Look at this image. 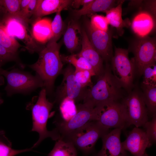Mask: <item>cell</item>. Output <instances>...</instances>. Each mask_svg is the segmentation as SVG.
<instances>
[{"label":"cell","mask_w":156,"mask_h":156,"mask_svg":"<svg viewBox=\"0 0 156 156\" xmlns=\"http://www.w3.org/2000/svg\"><path fill=\"white\" fill-rule=\"evenodd\" d=\"M60 47L59 43L50 40L39 52L37 61L28 65L43 81L47 95L53 93L55 80L62 70L63 64L60 54Z\"/></svg>","instance_id":"1"},{"label":"cell","mask_w":156,"mask_h":156,"mask_svg":"<svg viewBox=\"0 0 156 156\" xmlns=\"http://www.w3.org/2000/svg\"><path fill=\"white\" fill-rule=\"evenodd\" d=\"M98 78L96 84L87 90L83 103L94 107L105 102L118 101L122 98V88L114 77L108 63Z\"/></svg>","instance_id":"2"},{"label":"cell","mask_w":156,"mask_h":156,"mask_svg":"<svg viewBox=\"0 0 156 156\" xmlns=\"http://www.w3.org/2000/svg\"><path fill=\"white\" fill-rule=\"evenodd\" d=\"M47 96L46 90L43 88L39 92L36 102L30 108L33 121L31 131L36 132L39 134L38 140L32 147L33 148L38 146L47 138H50L55 141L60 138V135L55 129L49 131L47 128L50 112L54 105L53 102L47 99Z\"/></svg>","instance_id":"3"},{"label":"cell","mask_w":156,"mask_h":156,"mask_svg":"<svg viewBox=\"0 0 156 156\" xmlns=\"http://www.w3.org/2000/svg\"><path fill=\"white\" fill-rule=\"evenodd\" d=\"M0 73L6 79L7 84L5 88L7 95L20 93L28 94L39 88H44V83L37 74L14 68L10 71L0 68Z\"/></svg>","instance_id":"4"},{"label":"cell","mask_w":156,"mask_h":156,"mask_svg":"<svg viewBox=\"0 0 156 156\" xmlns=\"http://www.w3.org/2000/svg\"><path fill=\"white\" fill-rule=\"evenodd\" d=\"M109 131L102 128L95 121H92L61 139L70 142L84 156H88L94 152L98 140Z\"/></svg>","instance_id":"5"},{"label":"cell","mask_w":156,"mask_h":156,"mask_svg":"<svg viewBox=\"0 0 156 156\" xmlns=\"http://www.w3.org/2000/svg\"><path fill=\"white\" fill-rule=\"evenodd\" d=\"M126 126L139 127L148 121V112L144 102L142 92L135 87L128 92L121 103Z\"/></svg>","instance_id":"6"},{"label":"cell","mask_w":156,"mask_h":156,"mask_svg":"<svg viewBox=\"0 0 156 156\" xmlns=\"http://www.w3.org/2000/svg\"><path fill=\"white\" fill-rule=\"evenodd\" d=\"M128 54V50L115 47L110 66L115 78L121 87L128 93L133 87V81L136 73L134 64L129 59Z\"/></svg>","instance_id":"7"},{"label":"cell","mask_w":156,"mask_h":156,"mask_svg":"<svg viewBox=\"0 0 156 156\" xmlns=\"http://www.w3.org/2000/svg\"><path fill=\"white\" fill-rule=\"evenodd\" d=\"M95 108L94 121L104 129L107 131L112 128L122 129L126 126L121 104L118 101H106Z\"/></svg>","instance_id":"8"},{"label":"cell","mask_w":156,"mask_h":156,"mask_svg":"<svg viewBox=\"0 0 156 156\" xmlns=\"http://www.w3.org/2000/svg\"><path fill=\"white\" fill-rule=\"evenodd\" d=\"M131 50L134 55L131 60L135 66V73L142 75L146 66L156 62L155 38L147 36L137 38L131 45Z\"/></svg>","instance_id":"9"},{"label":"cell","mask_w":156,"mask_h":156,"mask_svg":"<svg viewBox=\"0 0 156 156\" xmlns=\"http://www.w3.org/2000/svg\"><path fill=\"white\" fill-rule=\"evenodd\" d=\"M77 112L70 120L67 121L57 120L55 121V128L63 138L89 122L94 121L95 116V107L83 103L77 106Z\"/></svg>","instance_id":"10"},{"label":"cell","mask_w":156,"mask_h":156,"mask_svg":"<svg viewBox=\"0 0 156 156\" xmlns=\"http://www.w3.org/2000/svg\"><path fill=\"white\" fill-rule=\"evenodd\" d=\"M75 70L69 64L62 70L61 73L63 75V79L57 89L54 103L59 104L66 97L73 99L75 102L84 99L87 90L81 87L76 81L74 75Z\"/></svg>","instance_id":"11"},{"label":"cell","mask_w":156,"mask_h":156,"mask_svg":"<svg viewBox=\"0 0 156 156\" xmlns=\"http://www.w3.org/2000/svg\"><path fill=\"white\" fill-rule=\"evenodd\" d=\"M2 21L8 35L22 41L29 52L39 53L43 49L38 45L29 33L28 24L23 20L16 17L5 15Z\"/></svg>","instance_id":"12"},{"label":"cell","mask_w":156,"mask_h":156,"mask_svg":"<svg viewBox=\"0 0 156 156\" xmlns=\"http://www.w3.org/2000/svg\"><path fill=\"white\" fill-rule=\"evenodd\" d=\"M85 31L91 43L107 63L111 61L113 55L112 31H104L96 29L90 25V20L85 21Z\"/></svg>","instance_id":"13"},{"label":"cell","mask_w":156,"mask_h":156,"mask_svg":"<svg viewBox=\"0 0 156 156\" xmlns=\"http://www.w3.org/2000/svg\"><path fill=\"white\" fill-rule=\"evenodd\" d=\"M122 144L124 149L133 156H149L146 150L152 145L145 131L136 127L129 133Z\"/></svg>","instance_id":"14"},{"label":"cell","mask_w":156,"mask_h":156,"mask_svg":"<svg viewBox=\"0 0 156 156\" xmlns=\"http://www.w3.org/2000/svg\"><path fill=\"white\" fill-rule=\"evenodd\" d=\"M121 130L114 129L103 135L101 138L102 148L93 156H128L120 141Z\"/></svg>","instance_id":"15"},{"label":"cell","mask_w":156,"mask_h":156,"mask_svg":"<svg viewBox=\"0 0 156 156\" xmlns=\"http://www.w3.org/2000/svg\"><path fill=\"white\" fill-rule=\"evenodd\" d=\"M81 31V49L76 55L78 57H83L89 62L93 67L96 76L98 77L104 71L103 60L91 43L85 30L83 29Z\"/></svg>","instance_id":"16"},{"label":"cell","mask_w":156,"mask_h":156,"mask_svg":"<svg viewBox=\"0 0 156 156\" xmlns=\"http://www.w3.org/2000/svg\"><path fill=\"white\" fill-rule=\"evenodd\" d=\"M72 0H38L36 9L33 15L36 19L54 13L67 10Z\"/></svg>","instance_id":"17"},{"label":"cell","mask_w":156,"mask_h":156,"mask_svg":"<svg viewBox=\"0 0 156 156\" xmlns=\"http://www.w3.org/2000/svg\"><path fill=\"white\" fill-rule=\"evenodd\" d=\"M153 16L148 12L142 11L133 18L131 24L132 30L139 37L147 36L155 26Z\"/></svg>","instance_id":"18"},{"label":"cell","mask_w":156,"mask_h":156,"mask_svg":"<svg viewBox=\"0 0 156 156\" xmlns=\"http://www.w3.org/2000/svg\"><path fill=\"white\" fill-rule=\"evenodd\" d=\"M82 31L79 25L73 20L69 21L64 36V44L68 51L72 53L81 45Z\"/></svg>","instance_id":"19"},{"label":"cell","mask_w":156,"mask_h":156,"mask_svg":"<svg viewBox=\"0 0 156 156\" xmlns=\"http://www.w3.org/2000/svg\"><path fill=\"white\" fill-rule=\"evenodd\" d=\"M32 27L31 34L38 42L44 44L48 42L52 38L51 21L47 18L36 19Z\"/></svg>","instance_id":"20"},{"label":"cell","mask_w":156,"mask_h":156,"mask_svg":"<svg viewBox=\"0 0 156 156\" xmlns=\"http://www.w3.org/2000/svg\"><path fill=\"white\" fill-rule=\"evenodd\" d=\"M120 1L114 0H92L80 9L73 11L74 15L77 16L92 14L99 12H105L117 5Z\"/></svg>","instance_id":"21"},{"label":"cell","mask_w":156,"mask_h":156,"mask_svg":"<svg viewBox=\"0 0 156 156\" xmlns=\"http://www.w3.org/2000/svg\"><path fill=\"white\" fill-rule=\"evenodd\" d=\"M124 2V1H120L117 5L105 12V17L109 24L116 28L118 31L127 27L129 24L127 23L128 21L124 20L122 18V6Z\"/></svg>","instance_id":"22"},{"label":"cell","mask_w":156,"mask_h":156,"mask_svg":"<svg viewBox=\"0 0 156 156\" xmlns=\"http://www.w3.org/2000/svg\"><path fill=\"white\" fill-rule=\"evenodd\" d=\"M77 149L70 142L60 138L48 156H77Z\"/></svg>","instance_id":"23"},{"label":"cell","mask_w":156,"mask_h":156,"mask_svg":"<svg viewBox=\"0 0 156 156\" xmlns=\"http://www.w3.org/2000/svg\"><path fill=\"white\" fill-rule=\"evenodd\" d=\"M143 100L148 113L152 115L156 113V85L142 83Z\"/></svg>","instance_id":"24"},{"label":"cell","mask_w":156,"mask_h":156,"mask_svg":"<svg viewBox=\"0 0 156 156\" xmlns=\"http://www.w3.org/2000/svg\"><path fill=\"white\" fill-rule=\"evenodd\" d=\"M0 43L9 51L16 54H18V49L22 47L15 38L8 35L3 24L0 20Z\"/></svg>","instance_id":"25"},{"label":"cell","mask_w":156,"mask_h":156,"mask_svg":"<svg viewBox=\"0 0 156 156\" xmlns=\"http://www.w3.org/2000/svg\"><path fill=\"white\" fill-rule=\"evenodd\" d=\"M60 57L62 62L72 64L75 67V69L88 70L96 75L92 66L82 57H78L76 54H73L67 56L60 55Z\"/></svg>","instance_id":"26"},{"label":"cell","mask_w":156,"mask_h":156,"mask_svg":"<svg viewBox=\"0 0 156 156\" xmlns=\"http://www.w3.org/2000/svg\"><path fill=\"white\" fill-rule=\"evenodd\" d=\"M59 110L63 121H67L72 118L76 113L77 106L75 101L68 97L65 98L59 104Z\"/></svg>","instance_id":"27"},{"label":"cell","mask_w":156,"mask_h":156,"mask_svg":"<svg viewBox=\"0 0 156 156\" xmlns=\"http://www.w3.org/2000/svg\"><path fill=\"white\" fill-rule=\"evenodd\" d=\"M21 1V0H0L2 12L5 13V15L16 17L24 21L20 10Z\"/></svg>","instance_id":"28"},{"label":"cell","mask_w":156,"mask_h":156,"mask_svg":"<svg viewBox=\"0 0 156 156\" xmlns=\"http://www.w3.org/2000/svg\"><path fill=\"white\" fill-rule=\"evenodd\" d=\"M74 76L77 82L83 88L92 86L91 77L96 75L90 71L86 70L75 69Z\"/></svg>","instance_id":"29"},{"label":"cell","mask_w":156,"mask_h":156,"mask_svg":"<svg viewBox=\"0 0 156 156\" xmlns=\"http://www.w3.org/2000/svg\"><path fill=\"white\" fill-rule=\"evenodd\" d=\"M61 12L56 13L51 23L52 37L50 40L56 42L61 36L64 28L63 22L61 16Z\"/></svg>","instance_id":"30"},{"label":"cell","mask_w":156,"mask_h":156,"mask_svg":"<svg viewBox=\"0 0 156 156\" xmlns=\"http://www.w3.org/2000/svg\"><path fill=\"white\" fill-rule=\"evenodd\" d=\"M142 83L150 85H156V65L155 62L145 67L142 73Z\"/></svg>","instance_id":"31"},{"label":"cell","mask_w":156,"mask_h":156,"mask_svg":"<svg viewBox=\"0 0 156 156\" xmlns=\"http://www.w3.org/2000/svg\"><path fill=\"white\" fill-rule=\"evenodd\" d=\"M12 61L17 62L21 68H24L25 66L19 61L18 54L10 52L0 43V67L5 63Z\"/></svg>","instance_id":"32"},{"label":"cell","mask_w":156,"mask_h":156,"mask_svg":"<svg viewBox=\"0 0 156 156\" xmlns=\"http://www.w3.org/2000/svg\"><path fill=\"white\" fill-rule=\"evenodd\" d=\"M90 25L94 28L99 30L107 31L109 25L105 16L98 14L92 15L90 21Z\"/></svg>","instance_id":"33"},{"label":"cell","mask_w":156,"mask_h":156,"mask_svg":"<svg viewBox=\"0 0 156 156\" xmlns=\"http://www.w3.org/2000/svg\"><path fill=\"white\" fill-rule=\"evenodd\" d=\"M152 115V120L147 121L143 126L151 145L156 141V113Z\"/></svg>","instance_id":"34"},{"label":"cell","mask_w":156,"mask_h":156,"mask_svg":"<svg viewBox=\"0 0 156 156\" xmlns=\"http://www.w3.org/2000/svg\"><path fill=\"white\" fill-rule=\"evenodd\" d=\"M7 144L0 142V156H15L24 152L31 151L33 148L32 147L22 150H16L12 148Z\"/></svg>","instance_id":"35"},{"label":"cell","mask_w":156,"mask_h":156,"mask_svg":"<svg viewBox=\"0 0 156 156\" xmlns=\"http://www.w3.org/2000/svg\"><path fill=\"white\" fill-rule=\"evenodd\" d=\"M38 0H31L28 5L22 13L23 20L27 24L30 18L33 16L36 8Z\"/></svg>","instance_id":"36"},{"label":"cell","mask_w":156,"mask_h":156,"mask_svg":"<svg viewBox=\"0 0 156 156\" xmlns=\"http://www.w3.org/2000/svg\"><path fill=\"white\" fill-rule=\"evenodd\" d=\"M92 1V0H74L72 1L71 5L77 10L80 6L82 5L83 7Z\"/></svg>","instance_id":"37"},{"label":"cell","mask_w":156,"mask_h":156,"mask_svg":"<svg viewBox=\"0 0 156 156\" xmlns=\"http://www.w3.org/2000/svg\"><path fill=\"white\" fill-rule=\"evenodd\" d=\"M30 0H21L20 5V10L21 15L22 13L26 9L27 6L28 5L30 2Z\"/></svg>","instance_id":"38"},{"label":"cell","mask_w":156,"mask_h":156,"mask_svg":"<svg viewBox=\"0 0 156 156\" xmlns=\"http://www.w3.org/2000/svg\"><path fill=\"white\" fill-rule=\"evenodd\" d=\"M4 83V80L3 76L0 73V86L3 85Z\"/></svg>","instance_id":"39"},{"label":"cell","mask_w":156,"mask_h":156,"mask_svg":"<svg viewBox=\"0 0 156 156\" xmlns=\"http://www.w3.org/2000/svg\"><path fill=\"white\" fill-rule=\"evenodd\" d=\"M3 100L1 97V94L0 93V105L1 104L3 103Z\"/></svg>","instance_id":"40"},{"label":"cell","mask_w":156,"mask_h":156,"mask_svg":"<svg viewBox=\"0 0 156 156\" xmlns=\"http://www.w3.org/2000/svg\"><path fill=\"white\" fill-rule=\"evenodd\" d=\"M2 12V10L1 6L0 5V12Z\"/></svg>","instance_id":"41"},{"label":"cell","mask_w":156,"mask_h":156,"mask_svg":"<svg viewBox=\"0 0 156 156\" xmlns=\"http://www.w3.org/2000/svg\"><path fill=\"white\" fill-rule=\"evenodd\" d=\"M0 142H4L7 144V143H5V142H4L1 139H0Z\"/></svg>","instance_id":"42"}]
</instances>
